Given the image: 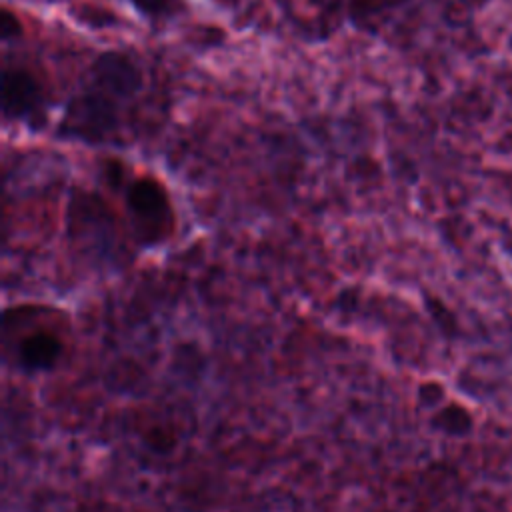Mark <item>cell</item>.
<instances>
[{
  "label": "cell",
  "instance_id": "cell-2",
  "mask_svg": "<svg viewBox=\"0 0 512 512\" xmlns=\"http://www.w3.org/2000/svg\"><path fill=\"white\" fill-rule=\"evenodd\" d=\"M128 104L122 96L86 78L82 88L68 98L56 134L86 144L110 142L120 132L122 110Z\"/></svg>",
  "mask_w": 512,
  "mask_h": 512
},
{
  "label": "cell",
  "instance_id": "cell-6",
  "mask_svg": "<svg viewBox=\"0 0 512 512\" xmlns=\"http://www.w3.org/2000/svg\"><path fill=\"white\" fill-rule=\"evenodd\" d=\"M434 422L448 434H466L470 430V414L462 406H446Z\"/></svg>",
  "mask_w": 512,
  "mask_h": 512
},
{
  "label": "cell",
  "instance_id": "cell-4",
  "mask_svg": "<svg viewBox=\"0 0 512 512\" xmlns=\"http://www.w3.org/2000/svg\"><path fill=\"white\" fill-rule=\"evenodd\" d=\"M48 108V92L34 70L20 64L2 68V118L4 122L42 124Z\"/></svg>",
  "mask_w": 512,
  "mask_h": 512
},
{
  "label": "cell",
  "instance_id": "cell-8",
  "mask_svg": "<svg viewBox=\"0 0 512 512\" xmlns=\"http://www.w3.org/2000/svg\"><path fill=\"white\" fill-rule=\"evenodd\" d=\"M464 2H470V4H484L486 0H464Z\"/></svg>",
  "mask_w": 512,
  "mask_h": 512
},
{
  "label": "cell",
  "instance_id": "cell-7",
  "mask_svg": "<svg viewBox=\"0 0 512 512\" xmlns=\"http://www.w3.org/2000/svg\"><path fill=\"white\" fill-rule=\"evenodd\" d=\"M24 32V26L20 22V18L8 8L4 6L2 12H0V38L2 42H12V40H18Z\"/></svg>",
  "mask_w": 512,
  "mask_h": 512
},
{
  "label": "cell",
  "instance_id": "cell-1",
  "mask_svg": "<svg viewBox=\"0 0 512 512\" xmlns=\"http://www.w3.org/2000/svg\"><path fill=\"white\" fill-rule=\"evenodd\" d=\"M6 356L24 370H52L68 350V326L60 310L16 306L4 312Z\"/></svg>",
  "mask_w": 512,
  "mask_h": 512
},
{
  "label": "cell",
  "instance_id": "cell-5",
  "mask_svg": "<svg viewBox=\"0 0 512 512\" xmlns=\"http://www.w3.org/2000/svg\"><path fill=\"white\" fill-rule=\"evenodd\" d=\"M128 2L140 16H144L152 22L174 16L180 6L178 0H128Z\"/></svg>",
  "mask_w": 512,
  "mask_h": 512
},
{
  "label": "cell",
  "instance_id": "cell-3",
  "mask_svg": "<svg viewBox=\"0 0 512 512\" xmlns=\"http://www.w3.org/2000/svg\"><path fill=\"white\" fill-rule=\"evenodd\" d=\"M124 200L130 224L140 242L156 244L172 232L174 210L170 194L158 178L150 174L132 178L126 186Z\"/></svg>",
  "mask_w": 512,
  "mask_h": 512
},
{
  "label": "cell",
  "instance_id": "cell-9",
  "mask_svg": "<svg viewBox=\"0 0 512 512\" xmlns=\"http://www.w3.org/2000/svg\"><path fill=\"white\" fill-rule=\"evenodd\" d=\"M390 2H392V6H394V4H398V2H404V0H390Z\"/></svg>",
  "mask_w": 512,
  "mask_h": 512
}]
</instances>
